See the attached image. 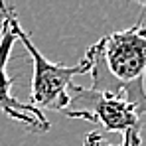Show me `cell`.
Instances as JSON below:
<instances>
[{"mask_svg": "<svg viewBox=\"0 0 146 146\" xmlns=\"http://www.w3.org/2000/svg\"><path fill=\"white\" fill-rule=\"evenodd\" d=\"M91 89L128 101L146 119V12L126 30L111 32L85 51Z\"/></svg>", "mask_w": 146, "mask_h": 146, "instance_id": "1", "label": "cell"}, {"mask_svg": "<svg viewBox=\"0 0 146 146\" xmlns=\"http://www.w3.org/2000/svg\"><path fill=\"white\" fill-rule=\"evenodd\" d=\"M69 119L89 121L103 126L107 132H121L122 146L142 144L144 117L122 97H115L91 87H79L73 83L69 89V105L61 113Z\"/></svg>", "mask_w": 146, "mask_h": 146, "instance_id": "2", "label": "cell"}, {"mask_svg": "<svg viewBox=\"0 0 146 146\" xmlns=\"http://www.w3.org/2000/svg\"><path fill=\"white\" fill-rule=\"evenodd\" d=\"M12 28L16 34V40L24 46L28 55L32 57L34 77H32V89H30V105L38 111H55L63 113L69 105V89L73 79L81 73H89V61L83 57L77 65H61L51 63L48 57L36 48L30 34L26 32L18 14H12Z\"/></svg>", "mask_w": 146, "mask_h": 146, "instance_id": "3", "label": "cell"}, {"mask_svg": "<svg viewBox=\"0 0 146 146\" xmlns=\"http://www.w3.org/2000/svg\"><path fill=\"white\" fill-rule=\"evenodd\" d=\"M16 8L0 0V111L12 121L24 124L28 132L44 134L51 128L49 121L44 117L42 111L32 107L30 103H22L12 95L14 79L8 75L6 67L12 55V48L16 44V34L12 28V14Z\"/></svg>", "mask_w": 146, "mask_h": 146, "instance_id": "4", "label": "cell"}, {"mask_svg": "<svg viewBox=\"0 0 146 146\" xmlns=\"http://www.w3.org/2000/svg\"><path fill=\"white\" fill-rule=\"evenodd\" d=\"M83 146H115L111 144L101 132H97V130H93V132H89L87 136H85V140H83Z\"/></svg>", "mask_w": 146, "mask_h": 146, "instance_id": "5", "label": "cell"}, {"mask_svg": "<svg viewBox=\"0 0 146 146\" xmlns=\"http://www.w3.org/2000/svg\"><path fill=\"white\" fill-rule=\"evenodd\" d=\"M136 4L140 6V10H144V12H146V0H136Z\"/></svg>", "mask_w": 146, "mask_h": 146, "instance_id": "6", "label": "cell"}]
</instances>
